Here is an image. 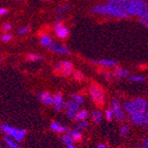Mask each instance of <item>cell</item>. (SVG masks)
<instances>
[{"instance_id":"30bf717a","label":"cell","mask_w":148,"mask_h":148,"mask_svg":"<svg viewBox=\"0 0 148 148\" xmlns=\"http://www.w3.org/2000/svg\"><path fill=\"white\" fill-rule=\"evenodd\" d=\"M53 105L57 112H60L62 110V105H63V96L60 93H55L53 95Z\"/></svg>"},{"instance_id":"7a4b0ae2","label":"cell","mask_w":148,"mask_h":148,"mask_svg":"<svg viewBox=\"0 0 148 148\" xmlns=\"http://www.w3.org/2000/svg\"><path fill=\"white\" fill-rule=\"evenodd\" d=\"M128 17L130 16H141L148 14L147 2L145 0H126Z\"/></svg>"},{"instance_id":"d6a6232c","label":"cell","mask_w":148,"mask_h":148,"mask_svg":"<svg viewBox=\"0 0 148 148\" xmlns=\"http://www.w3.org/2000/svg\"><path fill=\"white\" fill-rule=\"evenodd\" d=\"M29 30H30V28L28 27V26H25V27H23V28H21V29L18 30V33L22 35V34H25V33H27Z\"/></svg>"},{"instance_id":"603a6c76","label":"cell","mask_w":148,"mask_h":148,"mask_svg":"<svg viewBox=\"0 0 148 148\" xmlns=\"http://www.w3.org/2000/svg\"><path fill=\"white\" fill-rule=\"evenodd\" d=\"M87 126H88V122H87L86 120H82V121H79V123L77 124L76 130L81 132V131H83V130H85Z\"/></svg>"},{"instance_id":"60d3db41","label":"cell","mask_w":148,"mask_h":148,"mask_svg":"<svg viewBox=\"0 0 148 148\" xmlns=\"http://www.w3.org/2000/svg\"><path fill=\"white\" fill-rule=\"evenodd\" d=\"M16 1H23V0H16Z\"/></svg>"},{"instance_id":"52a82bcc","label":"cell","mask_w":148,"mask_h":148,"mask_svg":"<svg viewBox=\"0 0 148 148\" xmlns=\"http://www.w3.org/2000/svg\"><path fill=\"white\" fill-rule=\"evenodd\" d=\"M73 69H73V64L69 61H62L55 66V71H56L58 74H60L61 76H65V77L72 75Z\"/></svg>"},{"instance_id":"74e56055","label":"cell","mask_w":148,"mask_h":148,"mask_svg":"<svg viewBox=\"0 0 148 148\" xmlns=\"http://www.w3.org/2000/svg\"><path fill=\"white\" fill-rule=\"evenodd\" d=\"M142 148H148V140L144 139L143 143H142Z\"/></svg>"},{"instance_id":"4fadbf2b","label":"cell","mask_w":148,"mask_h":148,"mask_svg":"<svg viewBox=\"0 0 148 148\" xmlns=\"http://www.w3.org/2000/svg\"><path fill=\"white\" fill-rule=\"evenodd\" d=\"M93 63L101 65L105 67H114L117 65V62L115 60H109V59H101V60H94Z\"/></svg>"},{"instance_id":"1f68e13d","label":"cell","mask_w":148,"mask_h":148,"mask_svg":"<svg viewBox=\"0 0 148 148\" xmlns=\"http://www.w3.org/2000/svg\"><path fill=\"white\" fill-rule=\"evenodd\" d=\"M113 113H112V111H111V109H108L106 111V118H107V120H109V121H111L112 119H113Z\"/></svg>"},{"instance_id":"83f0119b","label":"cell","mask_w":148,"mask_h":148,"mask_svg":"<svg viewBox=\"0 0 148 148\" xmlns=\"http://www.w3.org/2000/svg\"><path fill=\"white\" fill-rule=\"evenodd\" d=\"M132 82H144L145 81V78L144 77H141V76H132L130 78Z\"/></svg>"},{"instance_id":"9a60e30c","label":"cell","mask_w":148,"mask_h":148,"mask_svg":"<svg viewBox=\"0 0 148 148\" xmlns=\"http://www.w3.org/2000/svg\"><path fill=\"white\" fill-rule=\"evenodd\" d=\"M51 130L54 131L55 133H65V132H67L66 126L61 125V124L56 122V121H53L52 123H51Z\"/></svg>"},{"instance_id":"44dd1931","label":"cell","mask_w":148,"mask_h":148,"mask_svg":"<svg viewBox=\"0 0 148 148\" xmlns=\"http://www.w3.org/2000/svg\"><path fill=\"white\" fill-rule=\"evenodd\" d=\"M4 142L5 144L8 146L10 148H21L20 146H19V144L16 142V141L12 140L10 138H8V137H5L4 138Z\"/></svg>"},{"instance_id":"836d02e7","label":"cell","mask_w":148,"mask_h":148,"mask_svg":"<svg viewBox=\"0 0 148 148\" xmlns=\"http://www.w3.org/2000/svg\"><path fill=\"white\" fill-rule=\"evenodd\" d=\"M101 74H103V76L106 78L107 80H109V81H112L113 80V77H112V75L110 74V73H108V72H101Z\"/></svg>"},{"instance_id":"d4e9b609","label":"cell","mask_w":148,"mask_h":148,"mask_svg":"<svg viewBox=\"0 0 148 148\" xmlns=\"http://www.w3.org/2000/svg\"><path fill=\"white\" fill-rule=\"evenodd\" d=\"M27 59L29 60V61H37V60L42 59V56H40V55H37V54H29L27 56Z\"/></svg>"},{"instance_id":"8fae6325","label":"cell","mask_w":148,"mask_h":148,"mask_svg":"<svg viewBox=\"0 0 148 148\" xmlns=\"http://www.w3.org/2000/svg\"><path fill=\"white\" fill-rule=\"evenodd\" d=\"M50 50L53 51L55 53H58V54H62V55H66L69 54V50L67 49L66 47H64V46H60V45H57L55 44L54 42H52V45L50 46Z\"/></svg>"},{"instance_id":"e0dca14e","label":"cell","mask_w":148,"mask_h":148,"mask_svg":"<svg viewBox=\"0 0 148 148\" xmlns=\"http://www.w3.org/2000/svg\"><path fill=\"white\" fill-rule=\"evenodd\" d=\"M114 76L119 78V79H122V78H126V77L130 76V72L122 69V67H116L115 72H114Z\"/></svg>"},{"instance_id":"4316f807","label":"cell","mask_w":148,"mask_h":148,"mask_svg":"<svg viewBox=\"0 0 148 148\" xmlns=\"http://www.w3.org/2000/svg\"><path fill=\"white\" fill-rule=\"evenodd\" d=\"M120 132H121V135H122V136H127L128 133H130V126L124 124V125L121 126Z\"/></svg>"},{"instance_id":"d6986e66","label":"cell","mask_w":148,"mask_h":148,"mask_svg":"<svg viewBox=\"0 0 148 148\" xmlns=\"http://www.w3.org/2000/svg\"><path fill=\"white\" fill-rule=\"evenodd\" d=\"M53 40L52 38L49 36V35L47 34H42V36H40V44L44 46V47H48L49 48L51 45H52Z\"/></svg>"},{"instance_id":"5b68a950","label":"cell","mask_w":148,"mask_h":148,"mask_svg":"<svg viewBox=\"0 0 148 148\" xmlns=\"http://www.w3.org/2000/svg\"><path fill=\"white\" fill-rule=\"evenodd\" d=\"M111 111L113 113V116H115L119 121H123L125 119L124 111L120 105V101L117 99H113L111 101Z\"/></svg>"},{"instance_id":"ac0fdd59","label":"cell","mask_w":148,"mask_h":148,"mask_svg":"<svg viewBox=\"0 0 148 148\" xmlns=\"http://www.w3.org/2000/svg\"><path fill=\"white\" fill-rule=\"evenodd\" d=\"M67 135L71 136V138L74 141H81L82 139V133L78 130H71Z\"/></svg>"},{"instance_id":"5bb4252c","label":"cell","mask_w":148,"mask_h":148,"mask_svg":"<svg viewBox=\"0 0 148 148\" xmlns=\"http://www.w3.org/2000/svg\"><path fill=\"white\" fill-rule=\"evenodd\" d=\"M124 109H125L126 113L128 115H131V114H134V113H137L138 111V109L136 108L135 104H134L133 101H125V104H124Z\"/></svg>"},{"instance_id":"8d00e7d4","label":"cell","mask_w":148,"mask_h":148,"mask_svg":"<svg viewBox=\"0 0 148 148\" xmlns=\"http://www.w3.org/2000/svg\"><path fill=\"white\" fill-rule=\"evenodd\" d=\"M8 12V8H0V16H4V15H6Z\"/></svg>"},{"instance_id":"8992f818","label":"cell","mask_w":148,"mask_h":148,"mask_svg":"<svg viewBox=\"0 0 148 148\" xmlns=\"http://www.w3.org/2000/svg\"><path fill=\"white\" fill-rule=\"evenodd\" d=\"M130 119L136 125H147L148 115L147 112H137L130 115Z\"/></svg>"},{"instance_id":"f1b7e54d","label":"cell","mask_w":148,"mask_h":148,"mask_svg":"<svg viewBox=\"0 0 148 148\" xmlns=\"http://www.w3.org/2000/svg\"><path fill=\"white\" fill-rule=\"evenodd\" d=\"M140 22L144 25V26H147L148 25V14L146 15L141 16V19H140Z\"/></svg>"},{"instance_id":"7402d4cb","label":"cell","mask_w":148,"mask_h":148,"mask_svg":"<svg viewBox=\"0 0 148 148\" xmlns=\"http://www.w3.org/2000/svg\"><path fill=\"white\" fill-rule=\"evenodd\" d=\"M92 119L95 123H99L101 120H103V115H101V112L99 111H94L92 113Z\"/></svg>"},{"instance_id":"d590c367","label":"cell","mask_w":148,"mask_h":148,"mask_svg":"<svg viewBox=\"0 0 148 148\" xmlns=\"http://www.w3.org/2000/svg\"><path fill=\"white\" fill-rule=\"evenodd\" d=\"M10 29H12V25H10V23L4 24V26H3V30H4V31H10Z\"/></svg>"},{"instance_id":"2e32d148","label":"cell","mask_w":148,"mask_h":148,"mask_svg":"<svg viewBox=\"0 0 148 148\" xmlns=\"http://www.w3.org/2000/svg\"><path fill=\"white\" fill-rule=\"evenodd\" d=\"M40 99L42 103L45 105H51L53 103V95L49 93V92H42L40 94Z\"/></svg>"},{"instance_id":"3957f363","label":"cell","mask_w":148,"mask_h":148,"mask_svg":"<svg viewBox=\"0 0 148 148\" xmlns=\"http://www.w3.org/2000/svg\"><path fill=\"white\" fill-rule=\"evenodd\" d=\"M1 131L4 134H6L8 136L12 138L17 142H20L24 139L25 135H26V131L25 130H19V128H15L12 126L8 125V124H2L1 125Z\"/></svg>"},{"instance_id":"277c9868","label":"cell","mask_w":148,"mask_h":148,"mask_svg":"<svg viewBox=\"0 0 148 148\" xmlns=\"http://www.w3.org/2000/svg\"><path fill=\"white\" fill-rule=\"evenodd\" d=\"M90 94H91V97L93 99V101L96 105L101 106L104 104L105 101V95H104V91L99 85L97 84H93L90 87Z\"/></svg>"},{"instance_id":"ffe728a7","label":"cell","mask_w":148,"mask_h":148,"mask_svg":"<svg viewBox=\"0 0 148 148\" xmlns=\"http://www.w3.org/2000/svg\"><path fill=\"white\" fill-rule=\"evenodd\" d=\"M87 117H88V111H86V110H81V111H78L75 119L78 121H82V120H86Z\"/></svg>"},{"instance_id":"b9f144b4","label":"cell","mask_w":148,"mask_h":148,"mask_svg":"<svg viewBox=\"0 0 148 148\" xmlns=\"http://www.w3.org/2000/svg\"><path fill=\"white\" fill-rule=\"evenodd\" d=\"M0 62H1V59H0Z\"/></svg>"},{"instance_id":"f546056e","label":"cell","mask_w":148,"mask_h":148,"mask_svg":"<svg viewBox=\"0 0 148 148\" xmlns=\"http://www.w3.org/2000/svg\"><path fill=\"white\" fill-rule=\"evenodd\" d=\"M69 4L62 5V6L58 8V10H57V14H62V12H66V10H69Z\"/></svg>"},{"instance_id":"7c38bea8","label":"cell","mask_w":148,"mask_h":148,"mask_svg":"<svg viewBox=\"0 0 148 148\" xmlns=\"http://www.w3.org/2000/svg\"><path fill=\"white\" fill-rule=\"evenodd\" d=\"M133 101L139 112H147V101L144 99L138 97V99H133Z\"/></svg>"},{"instance_id":"ba28073f","label":"cell","mask_w":148,"mask_h":148,"mask_svg":"<svg viewBox=\"0 0 148 148\" xmlns=\"http://www.w3.org/2000/svg\"><path fill=\"white\" fill-rule=\"evenodd\" d=\"M79 106L77 103H75L74 101H69L66 103H64V108L66 110V116L69 119H75L77 113L79 111Z\"/></svg>"},{"instance_id":"f35d334b","label":"cell","mask_w":148,"mask_h":148,"mask_svg":"<svg viewBox=\"0 0 148 148\" xmlns=\"http://www.w3.org/2000/svg\"><path fill=\"white\" fill-rule=\"evenodd\" d=\"M96 148H107V144H105V143L99 144V145H97V147H96Z\"/></svg>"},{"instance_id":"4dcf8cb0","label":"cell","mask_w":148,"mask_h":148,"mask_svg":"<svg viewBox=\"0 0 148 148\" xmlns=\"http://www.w3.org/2000/svg\"><path fill=\"white\" fill-rule=\"evenodd\" d=\"M75 79L78 80V81H82L84 79V75L82 74L81 72H75Z\"/></svg>"},{"instance_id":"cb8c5ba5","label":"cell","mask_w":148,"mask_h":148,"mask_svg":"<svg viewBox=\"0 0 148 148\" xmlns=\"http://www.w3.org/2000/svg\"><path fill=\"white\" fill-rule=\"evenodd\" d=\"M72 99H73V101H74L75 103H77L78 105L83 104V101H84L83 97L80 96V95H78V94H72Z\"/></svg>"},{"instance_id":"9c48e42d","label":"cell","mask_w":148,"mask_h":148,"mask_svg":"<svg viewBox=\"0 0 148 148\" xmlns=\"http://www.w3.org/2000/svg\"><path fill=\"white\" fill-rule=\"evenodd\" d=\"M54 30H55V32H56L57 36L59 37V38H61V40L66 38V37L69 36V29H67L66 27H64L62 23H57V24L55 25Z\"/></svg>"},{"instance_id":"7bdbcfd3","label":"cell","mask_w":148,"mask_h":148,"mask_svg":"<svg viewBox=\"0 0 148 148\" xmlns=\"http://www.w3.org/2000/svg\"><path fill=\"white\" fill-rule=\"evenodd\" d=\"M0 148H1V147H0Z\"/></svg>"},{"instance_id":"e575fe53","label":"cell","mask_w":148,"mask_h":148,"mask_svg":"<svg viewBox=\"0 0 148 148\" xmlns=\"http://www.w3.org/2000/svg\"><path fill=\"white\" fill-rule=\"evenodd\" d=\"M1 40H2V42H10V40H12V35L10 34H4L2 35V37H1Z\"/></svg>"},{"instance_id":"484cf974","label":"cell","mask_w":148,"mask_h":148,"mask_svg":"<svg viewBox=\"0 0 148 148\" xmlns=\"http://www.w3.org/2000/svg\"><path fill=\"white\" fill-rule=\"evenodd\" d=\"M62 141H63V143L66 144V145H71V144H73V142H74V140H73V139L71 138V136H69V135H64V136L62 137Z\"/></svg>"},{"instance_id":"ab89813d","label":"cell","mask_w":148,"mask_h":148,"mask_svg":"<svg viewBox=\"0 0 148 148\" xmlns=\"http://www.w3.org/2000/svg\"><path fill=\"white\" fill-rule=\"evenodd\" d=\"M66 148H76V147L73 144H71V145H66Z\"/></svg>"},{"instance_id":"6da1fadb","label":"cell","mask_w":148,"mask_h":148,"mask_svg":"<svg viewBox=\"0 0 148 148\" xmlns=\"http://www.w3.org/2000/svg\"><path fill=\"white\" fill-rule=\"evenodd\" d=\"M107 6H108V16H113L119 19L128 17L126 0H110L107 3Z\"/></svg>"}]
</instances>
